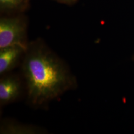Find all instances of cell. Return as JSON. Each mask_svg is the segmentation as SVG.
I'll list each match as a JSON object with an SVG mask.
<instances>
[{"instance_id": "5", "label": "cell", "mask_w": 134, "mask_h": 134, "mask_svg": "<svg viewBox=\"0 0 134 134\" xmlns=\"http://www.w3.org/2000/svg\"><path fill=\"white\" fill-rule=\"evenodd\" d=\"M46 130L33 125L25 124L11 119L3 120L0 125L2 134H43Z\"/></svg>"}, {"instance_id": "6", "label": "cell", "mask_w": 134, "mask_h": 134, "mask_svg": "<svg viewBox=\"0 0 134 134\" xmlns=\"http://www.w3.org/2000/svg\"><path fill=\"white\" fill-rule=\"evenodd\" d=\"M29 4L27 0H0L1 12L10 14L23 11L27 8Z\"/></svg>"}, {"instance_id": "7", "label": "cell", "mask_w": 134, "mask_h": 134, "mask_svg": "<svg viewBox=\"0 0 134 134\" xmlns=\"http://www.w3.org/2000/svg\"><path fill=\"white\" fill-rule=\"evenodd\" d=\"M56 1L62 4L70 5L75 4L77 2V0H56Z\"/></svg>"}, {"instance_id": "4", "label": "cell", "mask_w": 134, "mask_h": 134, "mask_svg": "<svg viewBox=\"0 0 134 134\" xmlns=\"http://www.w3.org/2000/svg\"><path fill=\"white\" fill-rule=\"evenodd\" d=\"M26 48L13 45L0 48V75L7 74L22 62Z\"/></svg>"}, {"instance_id": "1", "label": "cell", "mask_w": 134, "mask_h": 134, "mask_svg": "<svg viewBox=\"0 0 134 134\" xmlns=\"http://www.w3.org/2000/svg\"><path fill=\"white\" fill-rule=\"evenodd\" d=\"M27 98L31 105H45L77 87L76 77L43 40L29 42L21 62Z\"/></svg>"}, {"instance_id": "2", "label": "cell", "mask_w": 134, "mask_h": 134, "mask_svg": "<svg viewBox=\"0 0 134 134\" xmlns=\"http://www.w3.org/2000/svg\"><path fill=\"white\" fill-rule=\"evenodd\" d=\"M28 23L23 15L3 16L0 19V48L19 45L27 48Z\"/></svg>"}, {"instance_id": "8", "label": "cell", "mask_w": 134, "mask_h": 134, "mask_svg": "<svg viewBox=\"0 0 134 134\" xmlns=\"http://www.w3.org/2000/svg\"><path fill=\"white\" fill-rule=\"evenodd\" d=\"M27 2H29V0H27Z\"/></svg>"}, {"instance_id": "9", "label": "cell", "mask_w": 134, "mask_h": 134, "mask_svg": "<svg viewBox=\"0 0 134 134\" xmlns=\"http://www.w3.org/2000/svg\"></svg>"}, {"instance_id": "3", "label": "cell", "mask_w": 134, "mask_h": 134, "mask_svg": "<svg viewBox=\"0 0 134 134\" xmlns=\"http://www.w3.org/2000/svg\"><path fill=\"white\" fill-rule=\"evenodd\" d=\"M22 83L19 77L5 74L0 80V104H9L17 100L22 91Z\"/></svg>"}]
</instances>
